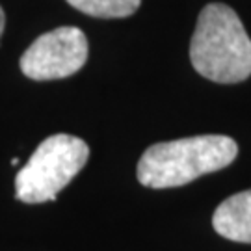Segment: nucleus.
<instances>
[{"instance_id": "f03ea898", "label": "nucleus", "mask_w": 251, "mask_h": 251, "mask_svg": "<svg viewBox=\"0 0 251 251\" xmlns=\"http://www.w3.org/2000/svg\"><path fill=\"white\" fill-rule=\"evenodd\" d=\"M236 154L238 145L229 136L206 134L160 142L142 154L136 175L147 188H175L224 170Z\"/></svg>"}, {"instance_id": "20e7f679", "label": "nucleus", "mask_w": 251, "mask_h": 251, "mask_svg": "<svg viewBox=\"0 0 251 251\" xmlns=\"http://www.w3.org/2000/svg\"><path fill=\"white\" fill-rule=\"evenodd\" d=\"M88 37L76 26H60L39 36L21 56V71L32 80H58L88 62Z\"/></svg>"}, {"instance_id": "423d86ee", "label": "nucleus", "mask_w": 251, "mask_h": 251, "mask_svg": "<svg viewBox=\"0 0 251 251\" xmlns=\"http://www.w3.org/2000/svg\"><path fill=\"white\" fill-rule=\"evenodd\" d=\"M75 9L100 19H121L136 13L142 0H67Z\"/></svg>"}, {"instance_id": "39448f33", "label": "nucleus", "mask_w": 251, "mask_h": 251, "mask_svg": "<svg viewBox=\"0 0 251 251\" xmlns=\"http://www.w3.org/2000/svg\"><path fill=\"white\" fill-rule=\"evenodd\" d=\"M212 227L227 240L251 244V190L225 199L212 216Z\"/></svg>"}, {"instance_id": "f257e3e1", "label": "nucleus", "mask_w": 251, "mask_h": 251, "mask_svg": "<svg viewBox=\"0 0 251 251\" xmlns=\"http://www.w3.org/2000/svg\"><path fill=\"white\" fill-rule=\"evenodd\" d=\"M190 60L201 76L220 84H236L251 75V39L229 6L203 8L190 43Z\"/></svg>"}, {"instance_id": "7ed1b4c3", "label": "nucleus", "mask_w": 251, "mask_h": 251, "mask_svg": "<svg viewBox=\"0 0 251 251\" xmlns=\"http://www.w3.org/2000/svg\"><path fill=\"white\" fill-rule=\"evenodd\" d=\"M90 158V147L80 138L54 134L43 140L28 164L15 177V198L23 203L52 201Z\"/></svg>"}, {"instance_id": "0eeeda50", "label": "nucleus", "mask_w": 251, "mask_h": 251, "mask_svg": "<svg viewBox=\"0 0 251 251\" xmlns=\"http://www.w3.org/2000/svg\"><path fill=\"white\" fill-rule=\"evenodd\" d=\"M4 25H6V15H4V9L0 8V36L4 32Z\"/></svg>"}]
</instances>
